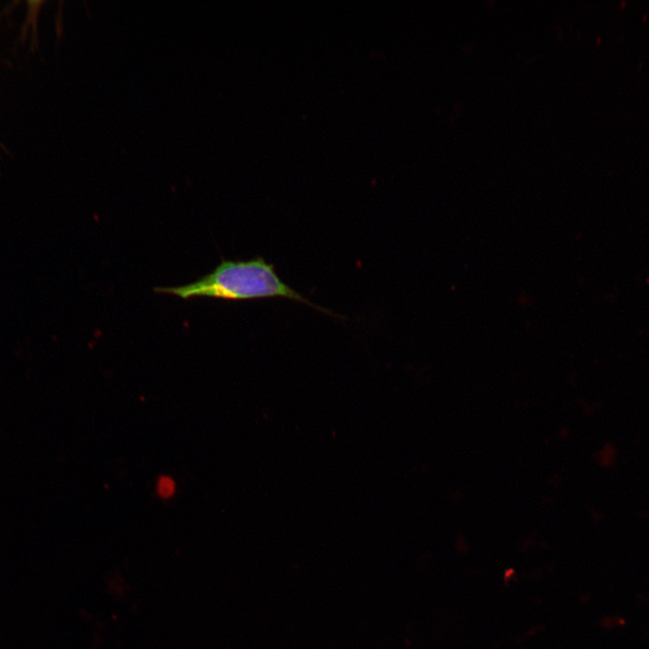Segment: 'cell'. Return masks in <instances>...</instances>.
<instances>
[{"label":"cell","instance_id":"obj_2","mask_svg":"<svg viewBox=\"0 0 649 649\" xmlns=\"http://www.w3.org/2000/svg\"><path fill=\"white\" fill-rule=\"evenodd\" d=\"M175 484L169 477H161L158 482V493L162 498H169L174 493Z\"/></svg>","mask_w":649,"mask_h":649},{"label":"cell","instance_id":"obj_1","mask_svg":"<svg viewBox=\"0 0 649 649\" xmlns=\"http://www.w3.org/2000/svg\"><path fill=\"white\" fill-rule=\"evenodd\" d=\"M157 293L174 295L184 299L206 297L225 300H250L281 297L306 304L333 315L314 305L284 283L272 264L261 257L250 261H222L214 271L187 285L155 288Z\"/></svg>","mask_w":649,"mask_h":649}]
</instances>
